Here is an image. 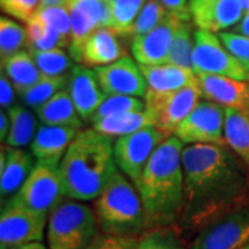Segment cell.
I'll list each match as a JSON object with an SVG mask.
<instances>
[{
  "mask_svg": "<svg viewBox=\"0 0 249 249\" xmlns=\"http://www.w3.org/2000/svg\"><path fill=\"white\" fill-rule=\"evenodd\" d=\"M14 86L11 80L7 78V75L1 71L0 75V106L1 109H10L14 107V100H16V93H14Z\"/></svg>",
  "mask_w": 249,
  "mask_h": 249,
  "instance_id": "cell-42",
  "label": "cell"
},
{
  "mask_svg": "<svg viewBox=\"0 0 249 249\" xmlns=\"http://www.w3.org/2000/svg\"><path fill=\"white\" fill-rule=\"evenodd\" d=\"M98 232L94 209L82 201L62 199L49 214L47 244L50 249H88Z\"/></svg>",
  "mask_w": 249,
  "mask_h": 249,
  "instance_id": "cell-5",
  "label": "cell"
},
{
  "mask_svg": "<svg viewBox=\"0 0 249 249\" xmlns=\"http://www.w3.org/2000/svg\"><path fill=\"white\" fill-rule=\"evenodd\" d=\"M147 104L139 97L133 96H107V98L103 101V104L98 107V109L91 116L90 124H94L100 119H104L107 116L118 115L124 112L130 111H142L145 109Z\"/></svg>",
  "mask_w": 249,
  "mask_h": 249,
  "instance_id": "cell-35",
  "label": "cell"
},
{
  "mask_svg": "<svg viewBox=\"0 0 249 249\" xmlns=\"http://www.w3.org/2000/svg\"><path fill=\"white\" fill-rule=\"evenodd\" d=\"M57 6H67V0H40V9L57 7Z\"/></svg>",
  "mask_w": 249,
  "mask_h": 249,
  "instance_id": "cell-45",
  "label": "cell"
},
{
  "mask_svg": "<svg viewBox=\"0 0 249 249\" xmlns=\"http://www.w3.org/2000/svg\"><path fill=\"white\" fill-rule=\"evenodd\" d=\"M194 46H196V31L193 29L190 21H178L166 64H173L176 67L184 68L187 71L194 72V67H193Z\"/></svg>",
  "mask_w": 249,
  "mask_h": 249,
  "instance_id": "cell-28",
  "label": "cell"
},
{
  "mask_svg": "<svg viewBox=\"0 0 249 249\" xmlns=\"http://www.w3.org/2000/svg\"><path fill=\"white\" fill-rule=\"evenodd\" d=\"M0 9L4 14L27 24L40 9V0H0Z\"/></svg>",
  "mask_w": 249,
  "mask_h": 249,
  "instance_id": "cell-38",
  "label": "cell"
},
{
  "mask_svg": "<svg viewBox=\"0 0 249 249\" xmlns=\"http://www.w3.org/2000/svg\"><path fill=\"white\" fill-rule=\"evenodd\" d=\"M18 249H47L42 244V242H31V244H27V245H24V247H21V248Z\"/></svg>",
  "mask_w": 249,
  "mask_h": 249,
  "instance_id": "cell-46",
  "label": "cell"
},
{
  "mask_svg": "<svg viewBox=\"0 0 249 249\" xmlns=\"http://www.w3.org/2000/svg\"><path fill=\"white\" fill-rule=\"evenodd\" d=\"M183 144L175 134L162 142L152 154L136 187L145 211L148 230L178 223L184 193Z\"/></svg>",
  "mask_w": 249,
  "mask_h": 249,
  "instance_id": "cell-2",
  "label": "cell"
},
{
  "mask_svg": "<svg viewBox=\"0 0 249 249\" xmlns=\"http://www.w3.org/2000/svg\"><path fill=\"white\" fill-rule=\"evenodd\" d=\"M36 116L43 124L80 129L83 121L78 114L68 89L60 90L54 97L36 109Z\"/></svg>",
  "mask_w": 249,
  "mask_h": 249,
  "instance_id": "cell-23",
  "label": "cell"
},
{
  "mask_svg": "<svg viewBox=\"0 0 249 249\" xmlns=\"http://www.w3.org/2000/svg\"><path fill=\"white\" fill-rule=\"evenodd\" d=\"M64 198L60 166L36 162L35 169L10 201L32 212L49 216Z\"/></svg>",
  "mask_w": 249,
  "mask_h": 249,
  "instance_id": "cell-8",
  "label": "cell"
},
{
  "mask_svg": "<svg viewBox=\"0 0 249 249\" xmlns=\"http://www.w3.org/2000/svg\"><path fill=\"white\" fill-rule=\"evenodd\" d=\"M140 237H121L98 232L88 249H137Z\"/></svg>",
  "mask_w": 249,
  "mask_h": 249,
  "instance_id": "cell-40",
  "label": "cell"
},
{
  "mask_svg": "<svg viewBox=\"0 0 249 249\" xmlns=\"http://www.w3.org/2000/svg\"><path fill=\"white\" fill-rule=\"evenodd\" d=\"M28 46L27 29L9 17L0 18V58L1 62Z\"/></svg>",
  "mask_w": 249,
  "mask_h": 249,
  "instance_id": "cell-34",
  "label": "cell"
},
{
  "mask_svg": "<svg viewBox=\"0 0 249 249\" xmlns=\"http://www.w3.org/2000/svg\"><path fill=\"white\" fill-rule=\"evenodd\" d=\"M67 7L71 16L70 55L73 61L82 62L89 36L98 28L111 27L112 9L106 0H67Z\"/></svg>",
  "mask_w": 249,
  "mask_h": 249,
  "instance_id": "cell-12",
  "label": "cell"
},
{
  "mask_svg": "<svg viewBox=\"0 0 249 249\" xmlns=\"http://www.w3.org/2000/svg\"><path fill=\"white\" fill-rule=\"evenodd\" d=\"M28 49L29 50H53L64 49L70 46V40L55 31L54 28L47 25L36 16L27 22Z\"/></svg>",
  "mask_w": 249,
  "mask_h": 249,
  "instance_id": "cell-29",
  "label": "cell"
},
{
  "mask_svg": "<svg viewBox=\"0 0 249 249\" xmlns=\"http://www.w3.org/2000/svg\"><path fill=\"white\" fill-rule=\"evenodd\" d=\"M79 132L80 129L75 127L43 124L36 132L35 139L31 144V152L37 162L60 166L68 147Z\"/></svg>",
  "mask_w": 249,
  "mask_h": 249,
  "instance_id": "cell-20",
  "label": "cell"
},
{
  "mask_svg": "<svg viewBox=\"0 0 249 249\" xmlns=\"http://www.w3.org/2000/svg\"><path fill=\"white\" fill-rule=\"evenodd\" d=\"M169 137L157 126H147L134 133L118 137L114 144L116 166L137 187L152 154Z\"/></svg>",
  "mask_w": 249,
  "mask_h": 249,
  "instance_id": "cell-6",
  "label": "cell"
},
{
  "mask_svg": "<svg viewBox=\"0 0 249 249\" xmlns=\"http://www.w3.org/2000/svg\"><path fill=\"white\" fill-rule=\"evenodd\" d=\"M137 249H190V245L175 226H168L147 230L140 237Z\"/></svg>",
  "mask_w": 249,
  "mask_h": 249,
  "instance_id": "cell-30",
  "label": "cell"
},
{
  "mask_svg": "<svg viewBox=\"0 0 249 249\" xmlns=\"http://www.w3.org/2000/svg\"><path fill=\"white\" fill-rule=\"evenodd\" d=\"M145 1L147 0H115L111 4L112 19L109 28L121 37H124V40L130 39L132 27Z\"/></svg>",
  "mask_w": 249,
  "mask_h": 249,
  "instance_id": "cell-32",
  "label": "cell"
},
{
  "mask_svg": "<svg viewBox=\"0 0 249 249\" xmlns=\"http://www.w3.org/2000/svg\"><path fill=\"white\" fill-rule=\"evenodd\" d=\"M178 21L180 19L168 13V16L158 27L145 35L132 39L130 50L134 60L140 65L166 64Z\"/></svg>",
  "mask_w": 249,
  "mask_h": 249,
  "instance_id": "cell-15",
  "label": "cell"
},
{
  "mask_svg": "<svg viewBox=\"0 0 249 249\" xmlns=\"http://www.w3.org/2000/svg\"><path fill=\"white\" fill-rule=\"evenodd\" d=\"M122 40H124V37H121L111 28H98L85 43L82 60L83 65L96 68L106 67L127 55Z\"/></svg>",
  "mask_w": 249,
  "mask_h": 249,
  "instance_id": "cell-22",
  "label": "cell"
},
{
  "mask_svg": "<svg viewBox=\"0 0 249 249\" xmlns=\"http://www.w3.org/2000/svg\"><path fill=\"white\" fill-rule=\"evenodd\" d=\"M249 242V202L208 223L188 242L190 249H238Z\"/></svg>",
  "mask_w": 249,
  "mask_h": 249,
  "instance_id": "cell-7",
  "label": "cell"
},
{
  "mask_svg": "<svg viewBox=\"0 0 249 249\" xmlns=\"http://www.w3.org/2000/svg\"><path fill=\"white\" fill-rule=\"evenodd\" d=\"M29 52L43 76H47V78L65 76L73 70L72 57L65 53L62 49L43 50V52L29 50Z\"/></svg>",
  "mask_w": 249,
  "mask_h": 249,
  "instance_id": "cell-31",
  "label": "cell"
},
{
  "mask_svg": "<svg viewBox=\"0 0 249 249\" xmlns=\"http://www.w3.org/2000/svg\"><path fill=\"white\" fill-rule=\"evenodd\" d=\"M147 126H155V115L150 108L111 115L91 124V127L109 137H121L134 133Z\"/></svg>",
  "mask_w": 249,
  "mask_h": 249,
  "instance_id": "cell-24",
  "label": "cell"
},
{
  "mask_svg": "<svg viewBox=\"0 0 249 249\" xmlns=\"http://www.w3.org/2000/svg\"><path fill=\"white\" fill-rule=\"evenodd\" d=\"M181 160L184 193L175 227L190 242L208 223L249 202V166L227 144H190Z\"/></svg>",
  "mask_w": 249,
  "mask_h": 249,
  "instance_id": "cell-1",
  "label": "cell"
},
{
  "mask_svg": "<svg viewBox=\"0 0 249 249\" xmlns=\"http://www.w3.org/2000/svg\"><path fill=\"white\" fill-rule=\"evenodd\" d=\"M1 71L7 75L17 93H24L43 78L29 50H21L1 62Z\"/></svg>",
  "mask_w": 249,
  "mask_h": 249,
  "instance_id": "cell-25",
  "label": "cell"
},
{
  "mask_svg": "<svg viewBox=\"0 0 249 249\" xmlns=\"http://www.w3.org/2000/svg\"><path fill=\"white\" fill-rule=\"evenodd\" d=\"M219 37L224 47L249 71V37L235 32H220Z\"/></svg>",
  "mask_w": 249,
  "mask_h": 249,
  "instance_id": "cell-39",
  "label": "cell"
},
{
  "mask_svg": "<svg viewBox=\"0 0 249 249\" xmlns=\"http://www.w3.org/2000/svg\"><path fill=\"white\" fill-rule=\"evenodd\" d=\"M205 100L249 115V80H238L222 75H196Z\"/></svg>",
  "mask_w": 249,
  "mask_h": 249,
  "instance_id": "cell-17",
  "label": "cell"
},
{
  "mask_svg": "<svg viewBox=\"0 0 249 249\" xmlns=\"http://www.w3.org/2000/svg\"><path fill=\"white\" fill-rule=\"evenodd\" d=\"M70 75L57 76V78L43 76L36 85L25 90L24 93H21L19 96L28 108H32L36 111L40 106H43L50 98L54 97L60 90L65 89L68 86Z\"/></svg>",
  "mask_w": 249,
  "mask_h": 249,
  "instance_id": "cell-33",
  "label": "cell"
},
{
  "mask_svg": "<svg viewBox=\"0 0 249 249\" xmlns=\"http://www.w3.org/2000/svg\"><path fill=\"white\" fill-rule=\"evenodd\" d=\"M34 154L16 147L1 145L0 152V196L6 204L27 181L36 163Z\"/></svg>",
  "mask_w": 249,
  "mask_h": 249,
  "instance_id": "cell-19",
  "label": "cell"
},
{
  "mask_svg": "<svg viewBox=\"0 0 249 249\" xmlns=\"http://www.w3.org/2000/svg\"><path fill=\"white\" fill-rule=\"evenodd\" d=\"M94 71L101 89L108 96L144 97L147 93V82L142 70L129 55L106 67H98Z\"/></svg>",
  "mask_w": 249,
  "mask_h": 249,
  "instance_id": "cell-14",
  "label": "cell"
},
{
  "mask_svg": "<svg viewBox=\"0 0 249 249\" xmlns=\"http://www.w3.org/2000/svg\"><path fill=\"white\" fill-rule=\"evenodd\" d=\"M238 249H249V242L248 244H245V245H242V247H240Z\"/></svg>",
  "mask_w": 249,
  "mask_h": 249,
  "instance_id": "cell-48",
  "label": "cell"
},
{
  "mask_svg": "<svg viewBox=\"0 0 249 249\" xmlns=\"http://www.w3.org/2000/svg\"><path fill=\"white\" fill-rule=\"evenodd\" d=\"M94 213L100 231L121 237H142L148 230L140 194L122 172L116 170L97 199Z\"/></svg>",
  "mask_w": 249,
  "mask_h": 249,
  "instance_id": "cell-4",
  "label": "cell"
},
{
  "mask_svg": "<svg viewBox=\"0 0 249 249\" xmlns=\"http://www.w3.org/2000/svg\"><path fill=\"white\" fill-rule=\"evenodd\" d=\"M158 1L166 9L169 14L175 16L180 21L191 19L190 1H187V0H158Z\"/></svg>",
  "mask_w": 249,
  "mask_h": 249,
  "instance_id": "cell-41",
  "label": "cell"
},
{
  "mask_svg": "<svg viewBox=\"0 0 249 249\" xmlns=\"http://www.w3.org/2000/svg\"><path fill=\"white\" fill-rule=\"evenodd\" d=\"M67 89L83 122H90L91 116L108 96L100 86L96 71L86 65L73 67Z\"/></svg>",
  "mask_w": 249,
  "mask_h": 249,
  "instance_id": "cell-18",
  "label": "cell"
},
{
  "mask_svg": "<svg viewBox=\"0 0 249 249\" xmlns=\"http://www.w3.org/2000/svg\"><path fill=\"white\" fill-rule=\"evenodd\" d=\"M241 7L244 10V13H248L249 11V0H240Z\"/></svg>",
  "mask_w": 249,
  "mask_h": 249,
  "instance_id": "cell-47",
  "label": "cell"
},
{
  "mask_svg": "<svg viewBox=\"0 0 249 249\" xmlns=\"http://www.w3.org/2000/svg\"><path fill=\"white\" fill-rule=\"evenodd\" d=\"M140 70L147 82L145 96H165L198 82L194 72L187 71L173 64L140 65Z\"/></svg>",
  "mask_w": 249,
  "mask_h": 249,
  "instance_id": "cell-21",
  "label": "cell"
},
{
  "mask_svg": "<svg viewBox=\"0 0 249 249\" xmlns=\"http://www.w3.org/2000/svg\"><path fill=\"white\" fill-rule=\"evenodd\" d=\"M224 139L227 145L249 166V115L226 108Z\"/></svg>",
  "mask_w": 249,
  "mask_h": 249,
  "instance_id": "cell-26",
  "label": "cell"
},
{
  "mask_svg": "<svg viewBox=\"0 0 249 249\" xmlns=\"http://www.w3.org/2000/svg\"><path fill=\"white\" fill-rule=\"evenodd\" d=\"M49 216L32 212L9 201L1 206L0 249H18L31 242H40L45 237Z\"/></svg>",
  "mask_w": 249,
  "mask_h": 249,
  "instance_id": "cell-10",
  "label": "cell"
},
{
  "mask_svg": "<svg viewBox=\"0 0 249 249\" xmlns=\"http://www.w3.org/2000/svg\"><path fill=\"white\" fill-rule=\"evenodd\" d=\"M231 29L232 32H235V34H240V35L248 36L249 37V11L248 13H244L240 22L234 28H231Z\"/></svg>",
  "mask_w": 249,
  "mask_h": 249,
  "instance_id": "cell-44",
  "label": "cell"
},
{
  "mask_svg": "<svg viewBox=\"0 0 249 249\" xmlns=\"http://www.w3.org/2000/svg\"><path fill=\"white\" fill-rule=\"evenodd\" d=\"M191 19L198 29L224 32L234 28L244 16L240 0H188Z\"/></svg>",
  "mask_w": 249,
  "mask_h": 249,
  "instance_id": "cell-16",
  "label": "cell"
},
{
  "mask_svg": "<svg viewBox=\"0 0 249 249\" xmlns=\"http://www.w3.org/2000/svg\"><path fill=\"white\" fill-rule=\"evenodd\" d=\"M10 116V132L7 136V145L22 148L31 145L37 132V121L34 112L22 106H14L7 109Z\"/></svg>",
  "mask_w": 249,
  "mask_h": 249,
  "instance_id": "cell-27",
  "label": "cell"
},
{
  "mask_svg": "<svg viewBox=\"0 0 249 249\" xmlns=\"http://www.w3.org/2000/svg\"><path fill=\"white\" fill-rule=\"evenodd\" d=\"M106 1H108V3H109V4H112V3H114V1H115V0H106Z\"/></svg>",
  "mask_w": 249,
  "mask_h": 249,
  "instance_id": "cell-49",
  "label": "cell"
},
{
  "mask_svg": "<svg viewBox=\"0 0 249 249\" xmlns=\"http://www.w3.org/2000/svg\"><path fill=\"white\" fill-rule=\"evenodd\" d=\"M10 132V116L9 114L4 112V109H1L0 112V139L1 142L7 140V136Z\"/></svg>",
  "mask_w": 249,
  "mask_h": 249,
  "instance_id": "cell-43",
  "label": "cell"
},
{
  "mask_svg": "<svg viewBox=\"0 0 249 249\" xmlns=\"http://www.w3.org/2000/svg\"><path fill=\"white\" fill-rule=\"evenodd\" d=\"M35 16L55 31H58L64 37L71 40V16L67 6L39 9Z\"/></svg>",
  "mask_w": 249,
  "mask_h": 249,
  "instance_id": "cell-37",
  "label": "cell"
},
{
  "mask_svg": "<svg viewBox=\"0 0 249 249\" xmlns=\"http://www.w3.org/2000/svg\"><path fill=\"white\" fill-rule=\"evenodd\" d=\"M226 107L205 100L180 122L175 136L184 144H227L224 139Z\"/></svg>",
  "mask_w": 249,
  "mask_h": 249,
  "instance_id": "cell-11",
  "label": "cell"
},
{
  "mask_svg": "<svg viewBox=\"0 0 249 249\" xmlns=\"http://www.w3.org/2000/svg\"><path fill=\"white\" fill-rule=\"evenodd\" d=\"M193 67L196 75L208 73L238 80H249L248 70L224 47L220 37L205 29L196 31Z\"/></svg>",
  "mask_w": 249,
  "mask_h": 249,
  "instance_id": "cell-9",
  "label": "cell"
},
{
  "mask_svg": "<svg viewBox=\"0 0 249 249\" xmlns=\"http://www.w3.org/2000/svg\"><path fill=\"white\" fill-rule=\"evenodd\" d=\"M198 82L165 96H145V104L155 115V126L169 136L201 101Z\"/></svg>",
  "mask_w": 249,
  "mask_h": 249,
  "instance_id": "cell-13",
  "label": "cell"
},
{
  "mask_svg": "<svg viewBox=\"0 0 249 249\" xmlns=\"http://www.w3.org/2000/svg\"><path fill=\"white\" fill-rule=\"evenodd\" d=\"M166 16H168V11L158 0H147L132 27L130 42L134 37L145 35L154 28L158 27Z\"/></svg>",
  "mask_w": 249,
  "mask_h": 249,
  "instance_id": "cell-36",
  "label": "cell"
},
{
  "mask_svg": "<svg viewBox=\"0 0 249 249\" xmlns=\"http://www.w3.org/2000/svg\"><path fill=\"white\" fill-rule=\"evenodd\" d=\"M112 137L97 130H80L60 163L62 191L65 198L94 201L116 170Z\"/></svg>",
  "mask_w": 249,
  "mask_h": 249,
  "instance_id": "cell-3",
  "label": "cell"
}]
</instances>
